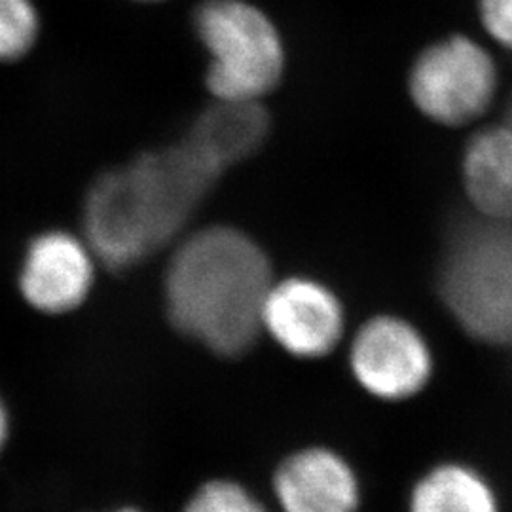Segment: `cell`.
I'll return each instance as SVG.
<instances>
[{"label": "cell", "mask_w": 512, "mask_h": 512, "mask_svg": "<svg viewBox=\"0 0 512 512\" xmlns=\"http://www.w3.org/2000/svg\"><path fill=\"white\" fill-rule=\"evenodd\" d=\"M219 177L184 141L147 152L93 184L84 239L110 270L131 268L183 232Z\"/></svg>", "instance_id": "cell-1"}, {"label": "cell", "mask_w": 512, "mask_h": 512, "mask_svg": "<svg viewBox=\"0 0 512 512\" xmlns=\"http://www.w3.org/2000/svg\"><path fill=\"white\" fill-rule=\"evenodd\" d=\"M8 433H10V420H8V410L4 403L0 401V452L8 440Z\"/></svg>", "instance_id": "cell-16"}, {"label": "cell", "mask_w": 512, "mask_h": 512, "mask_svg": "<svg viewBox=\"0 0 512 512\" xmlns=\"http://www.w3.org/2000/svg\"><path fill=\"white\" fill-rule=\"evenodd\" d=\"M480 19L488 35L512 52V0H480Z\"/></svg>", "instance_id": "cell-15"}, {"label": "cell", "mask_w": 512, "mask_h": 512, "mask_svg": "<svg viewBox=\"0 0 512 512\" xmlns=\"http://www.w3.org/2000/svg\"><path fill=\"white\" fill-rule=\"evenodd\" d=\"M439 291L473 338L512 346V220L476 215L461 222L444 249Z\"/></svg>", "instance_id": "cell-3"}, {"label": "cell", "mask_w": 512, "mask_h": 512, "mask_svg": "<svg viewBox=\"0 0 512 512\" xmlns=\"http://www.w3.org/2000/svg\"><path fill=\"white\" fill-rule=\"evenodd\" d=\"M268 126V114L258 101L217 99L198 116L184 143L220 175L255 154Z\"/></svg>", "instance_id": "cell-11"}, {"label": "cell", "mask_w": 512, "mask_h": 512, "mask_svg": "<svg viewBox=\"0 0 512 512\" xmlns=\"http://www.w3.org/2000/svg\"><path fill=\"white\" fill-rule=\"evenodd\" d=\"M272 285L268 256L253 239L211 226L181 241L171 258L165 310L184 336L222 357H238L258 338Z\"/></svg>", "instance_id": "cell-2"}, {"label": "cell", "mask_w": 512, "mask_h": 512, "mask_svg": "<svg viewBox=\"0 0 512 512\" xmlns=\"http://www.w3.org/2000/svg\"><path fill=\"white\" fill-rule=\"evenodd\" d=\"M507 124L512 128V101L511 105H509V114H507Z\"/></svg>", "instance_id": "cell-18"}, {"label": "cell", "mask_w": 512, "mask_h": 512, "mask_svg": "<svg viewBox=\"0 0 512 512\" xmlns=\"http://www.w3.org/2000/svg\"><path fill=\"white\" fill-rule=\"evenodd\" d=\"M497 92L494 59L467 37L429 46L412 67L410 95L416 107L444 126H463L482 116Z\"/></svg>", "instance_id": "cell-5"}, {"label": "cell", "mask_w": 512, "mask_h": 512, "mask_svg": "<svg viewBox=\"0 0 512 512\" xmlns=\"http://www.w3.org/2000/svg\"><path fill=\"white\" fill-rule=\"evenodd\" d=\"M262 329L298 359H319L338 346L344 310L329 289L313 279L274 283L264 304Z\"/></svg>", "instance_id": "cell-8"}, {"label": "cell", "mask_w": 512, "mask_h": 512, "mask_svg": "<svg viewBox=\"0 0 512 512\" xmlns=\"http://www.w3.org/2000/svg\"><path fill=\"white\" fill-rule=\"evenodd\" d=\"M179 512H274L268 497L238 476L203 478L186 495Z\"/></svg>", "instance_id": "cell-13"}, {"label": "cell", "mask_w": 512, "mask_h": 512, "mask_svg": "<svg viewBox=\"0 0 512 512\" xmlns=\"http://www.w3.org/2000/svg\"><path fill=\"white\" fill-rule=\"evenodd\" d=\"M349 370L368 397L382 403H406L429 387L435 361L429 344L410 323L376 317L355 336Z\"/></svg>", "instance_id": "cell-6"}, {"label": "cell", "mask_w": 512, "mask_h": 512, "mask_svg": "<svg viewBox=\"0 0 512 512\" xmlns=\"http://www.w3.org/2000/svg\"><path fill=\"white\" fill-rule=\"evenodd\" d=\"M463 183L476 213L512 220V128L484 129L463 158Z\"/></svg>", "instance_id": "cell-12"}, {"label": "cell", "mask_w": 512, "mask_h": 512, "mask_svg": "<svg viewBox=\"0 0 512 512\" xmlns=\"http://www.w3.org/2000/svg\"><path fill=\"white\" fill-rule=\"evenodd\" d=\"M95 255L88 241L67 232L38 236L23 258L19 287L38 311L57 315L78 308L90 293Z\"/></svg>", "instance_id": "cell-9"}, {"label": "cell", "mask_w": 512, "mask_h": 512, "mask_svg": "<svg viewBox=\"0 0 512 512\" xmlns=\"http://www.w3.org/2000/svg\"><path fill=\"white\" fill-rule=\"evenodd\" d=\"M38 37V14L31 0H0V61L27 54Z\"/></svg>", "instance_id": "cell-14"}, {"label": "cell", "mask_w": 512, "mask_h": 512, "mask_svg": "<svg viewBox=\"0 0 512 512\" xmlns=\"http://www.w3.org/2000/svg\"><path fill=\"white\" fill-rule=\"evenodd\" d=\"M268 499L274 512H363L365 478L348 454L327 442L296 446L275 461Z\"/></svg>", "instance_id": "cell-7"}, {"label": "cell", "mask_w": 512, "mask_h": 512, "mask_svg": "<svg viewBox=\"0 0 512 512\" xmlns=\"http://www.w3.org/2000/svg\"><path fill=\"white\" fill-rule=\"evenodd\" d=\"M196 31L209 52L207 86L217 99L258 101L283 73V44L274 23L243 0H207Z\"/></svg>", "instance_id": "cell-4"}, {"label": "cell", "mask_w": 512, "mask_h": 512, "mask_svg": "<svg viewBox=\"0 0 512 512\" xmlns=\"http://www.w3.org/2000/svg\"><path fill=\"white\" fill-rule=\"evenodd\" d=\"M110 512H147L145 509H139V507H133V505H126V507H120V509H116V511Z\"/></svg>", "instance_id": "cell-17"}, {"label": "cell", "mask_w": 512, "mask_h": 512, "mask_svg": "<svg viewBox=\"0 0 512 512\" xmlns=\"http://www.w3.org/2000/svg\"><path fill=\"white\" fill-rule=\"evenodd\" d=\"M404 512H507L499 482L480 463L444 458L410 482Z\"/></svg>", "instance_id": "cell-10"}]
</instances>
